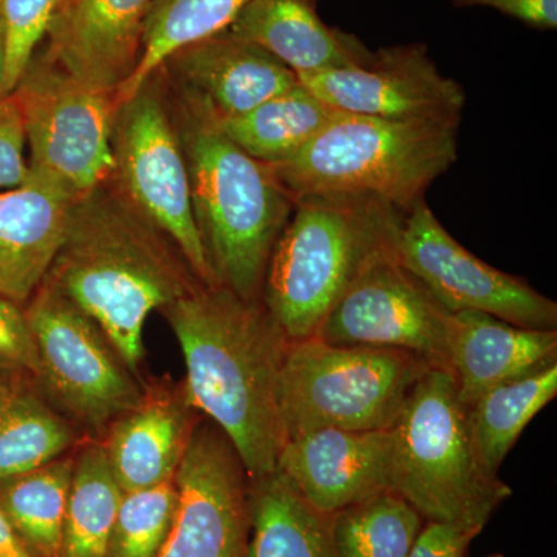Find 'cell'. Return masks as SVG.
I'll use <instances>...</instances> for the list:
<instances>
[{
    "instance_id": "ffe728a7",
    "label": "cell",
    "mask_w": 557,
    "mask_h": 557,
    "mask_svg": "<svg viewBox=\"0 0 557 557\" xmlns=\"http://www.w3.org/2000/svg\"><path fill=\"white\" fill-rule=\"evenodd\" d=\"M226 32L265 50L298 78L354 67L370 53L357 36L321 20L318 0H255Z\"/></svg>"
},
{
    "instance_id": "74e56055",
    "label": "cell",
    "mask_w": 557,
    "mask_h": 557,
    "mask_svg": "<svg viewBox=\"0 0 557 557\" xmlns=\"http://www.w3.org/2000/svg\"><path fill=\"white\" fill-rule=\"evenodd\" d=\"M486 557H505L504 555H498V553H494V555H490V556H486Z\"/></svg>"
},
{
    "instance_id": "2e32d148",
    "label": "cell",
    "mask_w": 557,
    "mask_h": 557,
    "mask_svg": "<svg viewBox=\"0 0 557 557\" xmlns=\"http://www.w3.org/2000/svg\"><path fill=\"white\" fill-rule=\"evenodd\" d=\"M276 469L310 505L335 515L391 491V428L368 432L327 428L287 440Z\"/></svg>"
},
{
    "instance_id": "5bb4252c",
    "label": "cell",
    "mask_w": 557,
    "mask_h": 557,
    "mask_svg": "<svg viewBox=\"0 0 557 557\" xmlns=\"http://www.w3.org/2000/svg\"><path fill=\"white\" fill-rule=\"evenodd\" d=\"M298 79L335 112L372 119L458 126L467 106L463 87L440 72L420 42L370 50L359 65Z\"/></svg>"
},
{
    "instance_id": "603a6c76",
    "label": "cell",
    "mask_w": 557,
    "mask_h": 557,
    "mask_svg": "<svg viewBox=\"0 0 557 557\" xmlns=\"http://www.w3.org/2000/svg\"><path fill=\"white\" fill-rule=\"evenodd\" d=\"M76 438V428L35 384H0V479L64 457Z\"/></svg>"
},
{
    "instance_id": "ba28073f",
    "label": "cell",
    "mask_w": 557,
    "mask_h": 557,
    "mask_svg": "<svg viewBox=\"0 0 557 557\" xmlns=\"http://www.w3.org/2000/svg\"><path fill=\"white\" fill-rule=\"evenodd\" d=\"M110 143L113 185L175 245L201 284L218 285L194 218L188 166L159 72L116 104Z\"/></svg>"
},
{
    "instance_id": "8d00e7d4",
    "label": "cell",
    "mask_w": 557,
    "mask_h": 557,
    "mask_svg": "<svg viewBox=\"0 0 557 557\" xmlns=\"http://www.w3.org/2000/svg\"><path fill=\"white\" fill-rule=\"evenodd\" d=\"M3 73H5V30L0 20V98H2Z\"/></svg>"
},
{
    "instance_id": "83f0119b",
    "label": "cell",
    "mask_w": 557,
    "mask_h": 557,
    "mask_svg": "<svg viewBox=\"0 0 557 557\" xmlns=\"http://www.w3.org/2000/svg\"><path fill=\"white\" fill-rule=\"evenodd\" d=\"M557 395V364L485 392L469 408L472 437L483 467L498 469L530 421Z\"/></svg>"
},
{
    "instance_id": "52a82bcc",
    "label": "cell",
    "mask_w": 557,
    "mask_h": 557,
    "mask_svg": "<svg viewBox=\"0 0 557 557\" xmlns=\"http://www.w3.org/2000/svg\"><path fill=\"white\" fill-rule=\"evenodd\" d=\"M429 368L395 348L333 346L318 336L289 343L277 388L285 442L319 429L394 426Z\"/></svg>"
},
{
    "instance_id": "3957f363",
    "label": "cell",
    "mask_w": 557,
    "mask_h": 557,
    "mask_svg": "<svg viewBox=\"0 0 557 557\" xmlns=\"http://www.w3.org/2000/svg\"><path fill=\"white\" fill-rule=\"evenodd\" d=\"M168 95L188 166L194 218L215 282L242 299L259 300L295 201L269 166L234 145L207 110L170 89Z\"/></svg>"
},
{
    "instance_id": "4316f807",
    "label": "cell",
    "mask_w": 557,
    "mask_h": 557,
    "mask_svg": "<svg viewBox=\"0 0 557 557\" xmlns=\"http://www.w3.org/2000/svg\"><path fill=\"white\" fill-rule=\"evenodd\" d=\"M255 0H152L143 21L137 67L116 91L129 98L175 50L225 32Z\"/></svg>"
},
{
    "instance_id": "cb8c5ba5",
    "label": "cell",
    "mask_w": 557,
    "mask_h": 557,
    "mask_svg": "<svg viewBox=\"0 0 557 557\" xmlns=\"http://www.w3.org/2000/svg\"><path fill=\"white\" fill-rule=\"evenodd\" d=\"M333 115L335 110L299 83L244 115L215 123L251 159L276 164L306 148Z\"/></svg>"
},
{
    "instance_id": "7a4b0ae2",
    "label": "cell",
    "mask_w": 557,
    "mask_h": 557,
    "mask_svg": "<svg viewBox=\"0 0 557 557\" xmlns=\"http://www.w3.org/2000/svg\"><path fill=\"white\" fill-rule=\"evenodd\" d=\"M44 281L89 314L141 380L146 321L201 284L175 245L106 180L73 201Z\"/></svg>"
},
{
    "instance_id": "6da1fadb",
    "label": "cell",
    "mask_w": 557,
    "mask_h": 557,
    "mask_svg": "<svg viewBox=\"0 0 557 557\" xmlns=\"http://www.w3.org/2000/svg\"><path fill=\"white\" fill-rule=\"evenodd\" d=\"M160 311L182 348L190 405L225 432L249 478L276 471L285 445L278 373L289 343L262 300L199 284Z\"/></svg>"
},
{
    "instance_id": "d590c367",
    "label": "cell",
    "mask_w": 557,
    "mask_h": 557,
    "mask_svg": "<svg viewBox=\"0 0 557 557\" xmlns=\"http://www.w3.org/2000/svg\"><path fill=\"white\" fill-rule=\"evenodd\" d=\"M0 557H35L22 544L20 537L14 533L13 528L0 512Z\"/></svg>"
},
{
    "instance_id": "d4e9b609",
    "label": "cell",
    "mask_w": 557,
    "mask_h": 557,
    "mask_svg": "<svg viewBox=\"0 0 557 557\" xmlns=\"http://www.w3.org/2000/svg\"><path fill=\"white\" fill-rule=\"evenodd\" d=\"M75 457L0 479V512L35 557H60Z\"/></svg>"
},
{
    "instance_id": "4dcf8cb0",
    "label": "cell",
    "mask_w": 557,
    "mask_h": 557,
    "mask_svg": "<svg viewBox=\"0 0 557 557\" xmlns=\"http://www.w3.org/2000/svg\"><path fill=\"white\" fill-rule=\"evenodd\" d=\"M62 0H0V20L5 30V73L2 98L16 89Z\"/></svg>"
},
{
    "instance_id": "1f68e13d",
    "label": "cell",
    "mask_w": 557,
    "mask_h": 557,
    "mask_svg": "<svg viewBox=\"0 0 557 557\" xmlns=\"http://www.w3.org/2000/svg\"><path fill=\"white\" fill-rule=\"evenodd\" d=\"M38 372V351L25 307L0 296V384H35Z\"/></svg>"
},
{
    "instance_id": "e0dca14e",
    "label": "cell",
    "mask_w": 557,
    "mask_h": 557,
    "mask_svg": "<svg viewBox=\"0 0 557 557\" xmlns=\"http://www.w3.org/2000/svg\"><path fill=\"white\" fill-rule=\"evenodd\" d=\"M150 2L62 0L39 53L79 83L116 95L137 67Z\"/></svg>"
},
{
    "instance_id": "d6a6232c",
    "label": "cell",
    "mask_w": 557,
    "mask_h": 557,
    "mask_svg": "<svg viewBox=\"0 0 557 557\" xmlns=\"http://www.w3.org/2000/svg\"><path fill=\"white\" fill-rule=\"evenodd\" d=\"M24 121L13 95L0 98V190L17 188L28 177Z\"/></svg>"
},
{
    "instance_id": "8992f818",
    "label": "cell",
    "mask_w": 557,
    "mask_h": 557,
    "mask_svg": "<svg viewBox=\"0 0 557 557\" xmlns=\"http://www.w3.org/2000/svg\"><path fill=\"white\" fill-rule=\"evenodd\" d=\"M391 491L428 522L483 531L512 490L480 460L469 408L446 369L429 368L391 428Z\"/></svg>"
},
{
    "instance_id": "5b68a950",
    "label": "cell",
    "mask_w": 557,
    "mask_h": 557,
    "mask_svg": "<svg viewBox=\"0 0 557 557\" xmlns=\"http://www.w3.org/2000/svg\"><path fill=\"white\" fill-rule=\"evenodd\" d=\"M458 126L335 112L293 159L267 164L293 201L362 197L408 214L457 161Z\"/></svg>"
},
{
    "instance_id": "44dd1931",
    "label": "cell",
    "mask_w": 557,
    "mask_h": 557,
    "mask_svg": "<svg viewBox=\"0 0 557 557\" xmlns=\"http://www.w3.org/2000/svg\"><path fill=\"white\" fill-rule=\"evenodd\" d=\"M73 201L32 182L0 190V296L27 306L60 252Z\"/></svg>"
},
{
    "instance_id": "9c48e42d",
    "label": "cell",
    "mask_w": 557,
    "mask_h": 557,
    "mask_svg": "<svg viewBox=\"0 0 557 557\" xmlns=\"http://www.w3.org/2000/svg\"><path fill=\"white\" fill-rule=\"evenodd\" d=\"M11 95L24 121L27 182L78 200L110 178L113 91L79 83L38 50Z\"/></svg>"
},
{
    "instance_id": "f546056e",
    "label": "cell",
    "mask_w": 557,
    "mask_h": 557,
    "mask_svg": "<svg viewBox=\"0 0 557 557\" xmlns=\"http://www.w3.org/2000/svg\"><path fill=\"white\" fill-rule=\"evenodd\" d=\"M177 504L174 479L124 493L108 557H159L174 525Z\"/></svg>"
},
{
    "instance_id": "836d02e7",
    "label": "cell",
    "mask_w": 557,
    "mask_h": 557,
    "mask_svg": "<svg viewBox=\"0 0 557 557\" xmlns=\"http://www.w3.org/2000/svg\"><path fill=\"white\" fill-rule=\"evenodd\" d=\"M482 531L449 522H428L417 534L408 557H468L471 542Z\"/></svg>"
},
{
    "instance_id": "f1b7e54d",
    "label": "cell",
    "mask_w": 557,
    "mask_h": 557,
    "mask_svg": "<svg viewBox=\"0 0 557 557\" xmlns=\"http://www.w3.org/2000/svg\"><path fill=\"white\" fill-rule=\"evenodd\" d=\"M423 518L391 491L366 498L333 515L338 557H408Z\"/></svg>"
},
{
    "instance_id": "4fadbf2b",
    "label": "cell",
    "mask_w": 557,
    "mask_h": 557,
    "mask_svg": "<svg viewBox=\"0 0 557 557\" xmlns=\"http://www.w3.org/2000/svg\"><path fill=\"white\" fill-rule=\"evenodd\" d=\"M174 483L177 515L159 557H248L251 478L208 418L197 421Z\"/></svg>"
},
{
    "instance_id": "7c38bea8",
    "label": "cell",
    "mask_w": 557,
    "mask_h": 557,
    "mask_svg": "<svg viewBox=\"0 0 557 557\" xmlns=\"http://www.w3.org/2000/svg\"><path fill=\"white\" fill-rule=\"evenodd\" d=\"M450 311L438 302L394 251L383 252L344 292L318 338L333 346L395 348L449 370Z\"/></svg>"
},
{
    "instance_id": "484cf974",
    "label": "cell",
    "mask_w": 557,
    "mask_h": 557,
    "mask_svg": "<svg viewBox=\"0 0 557 557\" xmlns=\"http://www.w3.org/2000/svg\"><path fill=\"white\" fill-rule=\"evenodd\" d=\"M123 494L104 446L90 438L73 465L60 557H108Z\"/></svg>"
},
{
    "instance_id": "7402d4cb",
    "label": "cell",
    "mask_w": 557,
    "mask_h": 557,
    "mask_svg": "<svg viewBox=\"0 0 557 557\" xmlns=\"http://www.w3.org/2000/svg\"><path fill=\"white\" fill-rule=\"evenodd\" d=\"M248 557H338L333 515L319 511L281 471L251 479Z\"/></svg>"
},
{
    "instance_id": "8fae6325",
    "label": "cell",
    "mask_w": 557,
    "mask_h": 557,
    "mask_svg": "<svg viewBox=\"0 0 557 557\" xmlns=\"http://www.w3.org/2000/svg\"><path fill=\"white\" fill-rule=\"evenodd\" d=\"M395 255L450 313L482 311L518 327L557 330L555 300L469 252L426 200L403 215Z\"/></svg>"
},
{
    "instance_id": "9a60e30c",
    "label": "cell",
    "mask_w": 557,
    "mask_h": 557,
    "mask_svg": "<svg viewBox=\"0 0 557 557\" xmlns=\"http://www.w3.org/2000/svg\"><path fill=\"white\" fill-rule=\"evenodd\" d=\"M156 72L172 95L214 120L244 115L299 84L276 58L226 30L175 50Z\"/></svg>"
},
{
    "instance_id": "d6986e66",
    "label": "cell",
    "mask_w": 557,
    "mask_h": 557,
    "mask_svg": "<svg viewBox=\"0 0 557 557\" xmlns=\"http://www.w3.org/2000/svg\"><path fill=\"white\" fill-rule=\"evenodd\" d=\"M448 364L467 406L485 392L557 364V330L523 329L482 311H456Z\"/></svg>"
},
{
    "instance_id": "30bf717a",
    "label": "cell",
    "mask_w": 557,
    "mask_h": 557,
    "mask_svg": "<svg viewBox=\"0 0 557 557\" xmlns=\"http://www.w3.org/2000/svg\"><path fill=\"white\" fill-rule=\"evenodd\" d=\"M25 314L38 351L35 386L73 426L102 437L137 405L145 384L100 325L50 282L39 285Z\"/></svg>"
},
{
    "instance_id": "ac0fdd59",
    "label": "cell",
    "mask_w": 557,
    "mask_h": 557,
    "mask_svg": "<svg viewBox=\"0 0 557 557\" xmlns=\"http://www.w3.org/2000/svg\"><path fill=\"white\" fill-rule=\"evenodd\" d=\"M199 420L183 383L145 384L137 405L110 424L101 442L121 490L174 479Z\"/></svg>"
},
{
    "instance_id": "277c9868",
    "label": "cell",
    "mask_w": 557,
    "mask_h": 557,
    "mask_svg": "<svg viewBox=\"0 0 557 557\" xmlns=\"http://www.w3.org/2000/svg\"><path fill=\"white\" fill-rule=\"evenodd\" d=\"M401 212L362 197L295 201L274 245L260 300L288 343L313 338L351 282L397 245Z\"/></svg>"
},
{
    "instance_id": "e575fe53",
    "label": "cell",
    "mask_w": 557,
    "mask_h": 557,
    "mask_svg": "<svg viewBox=\"0 0 557 557\" xmlns=\"http://www.w3.org/2000/svg\"><path fill=\"white\" fill-rule=\"evenodd\" d=\"M456 9H491L534 30L557 28V0H448Z\"/></svg>"
}]
</instances>
